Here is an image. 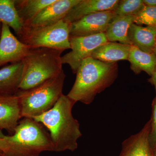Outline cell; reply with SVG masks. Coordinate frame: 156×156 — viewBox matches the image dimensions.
Masks as SVG:
<instances>
[{"instance_id": "6da1fadb", "label": "cell", "mask_w": 156, "mask_h": 156, "mask_svg": "<svg viewBox=\"0 0 156 156\" xmlns=\"http://www.w3.org/2000/svg\"><path fill=\"white\" fill-rule=\"evenodd\" d=\"M76 103L62 94L53 108L33 118L50 131L54 151H73L78 147V140L82 136L80 124L73 117Z\"/></svg>"}, {"instance_id": "7a4b0ae2", "label": "cell", "mask_w": 156, "mask_h": 156, "mask_svg": "<svg viewBox=\"0 0 156 156\" xmlns=\"http://www.w3.org/2000/svg\"><path fill=\"white\" fill-rule=\"evenodd\" d=\"M76 74L67 96L76 103L89 105L98 94L113 83L118 77V65L116 62H103L90 57L84 59Z\"/></svg>"}, {"instance_id": "3957f363", "label": "cell", "mask_w": 156, "mask_h": 156, "mask_svg": "<svg viewBox=\"0 0 156 156\" xmlns=\"http://www.w3.org/2000/svg\"><path fill=\"white\" fill-rule=\"evenodd\" d=\"M0 138L5 140L9 148L4 156H40L44 151H54L50 134L44 126L32 118L19 121L14 134L4 135L0 130Z\"/></svg>"}, {"instance_id": "277c9868", "label": "cell", "mask_w": 156, "mask_h": 156, "mask_svg": "<svg viewBox=\"0 0 156 156\" xmlns=\"http://www.w3.org/2000/svg\"><path fill=\"white\" fill-rule=\"evenodd\" d=\"M62 52L51 48H31L22 61V75L19 89H32L61 73L63 70Z\"/></svg>"}, {"instance_id": "5b68a950", "label": "cell", "mask_w": 156, "mask_h": 156, "mask_svg": "<svg viewBox=\"0 0 156 156\" xmlns=\"http://www.w3.org/2000/svg\"><path fill=\"white\" fill-rule=\"evenodd\" d=\"M66 75L58 74L37 87L16 92L19 99L21 118L39 116L53 108L62 95Z\"/></svg>"}, {"instance_id": "8992f818", "label": "cell", "mask_w": 156, "mask_h": 156, "mask_svg": "<svg viewBox=\"0 0 156 156\" xmlns=\"http://www.w3.org/2000/svg\"><path fill=\"white\" fill-rule=\"evenodd\" d=\"M70 23L64 20L43 27H24L18 36L21 42L31 48H51L64 51L70 49Z\"/></svg>"}, {"instance_id": "52a82bcc", "label": "cell", "mask_w": 156, "mask_h": 156, "mask_svg": "<svg viewBox=\"0 0 156 156\" xmlns=\"http://www.w3.org/2000/svg\"><path fill=\"white\" fill-rule=\"evenodd\" d=\"M71 51L61 56L63 64L69 66L73 73H76L84 59L91 57L98 48L108 42L105 33L85 37L69 36Z\"/></svg>"}, {"instance_id": "ba28073f", "label": "cell", "mask_w": 156, "mask_h": 156, "mask_svg": "<svg viewBox=\"0 0 156 156\" xmlns=\"http://www.w3.org/2000/svg\"><path fill=\"white\" fill-rule=\"evenodd\" d=\"M116 15L105 11L87 15L70 24L69 36L85 37L105 33L109 23Z\"/></svg>"}, {"instance_id": "9c48e42d", "label": "cell", "mask_w": 156, "mask_h": 156, "mask_svg": "<svg viewBox=\"0 0 156 156\" xmlns=\"http://www.w3.org/2000/svg\"><path fill=\"white\" fill-rule=\"evenodd\" d=\"M31 48L23 44L11 32L10 27L2 24L0 38V68L8 63L22 61Z\"/></svg>"}, {"instance_id": "30bf717a", "label": "cell", "mask_w": 156, "mask_h": 156, "mask_svg": "<svg viewBox=\"0 0 156 156\" xmlns=\"http://www.w3.org/2000/svg\"><path fill=\"white\" fill-rule=\"evenodd\" d=\"M81 0H56L47 6L24 27H43L56 23L64 19L69 11Z\"/></svg>"}, {"instance_id": "8fae6325", "label": "cell", "mask_w": 156, "mask_h": 156, "mask_svg": "<svg viewBox=\"0 0 156 156\" xmlns=\"http://www.w3.org/2000/svg\"><path fill=\"white\" fill-rule=\"evenodd\" d=\"M21 119L19 99L16 94H0V130L12 135Z\"/></svg>"}, {"instance_id": "7c38bea8", "label": "cell", "mask_w": 156, "mask_h": 156, "mask_svg": "<svg viewBox=\"0 0 156 156\" xmlns=\"http://www.w3.org/2000/svg\"><path fill=\"white\" fill-rule=\"evenodd\" d=\"M119 0H81L63 19L72 23L90 14L105 11H114Z\"/></svg>"}, {"instance_id": "4fadbf2b", "label": "cell", "mask_w": 156, "mask_h": 156, "mask_svg": "<svg viewBox=\"0 0 156 156\" xmlns=\"http://www.w3.org/2000/svg\"><path fill=\"white\" fill-rule=\"evenodd\" d=\"M151 127L150 120L139 132L125 140L119 156H154L149 142Z\"/></svg>"}, {"instance_id": "5bb4252c", "label": "cell", "mask_w": 156, "mask_h": 156, "mask_svg": "<svg viewBox=\"0 0 156 156\" xmlns=\"http://www.w3.org/2000/svg\"><path fill=\"white\" fill-rule=\"evenodd\" d=\"M128 37L132 45L146 53H154L156 27H143L133 23L128 30Z\"/></svg>"}, {"instance_id": "9a60e30c", "label": "cell", "mask_w": 156, "mask_h": 156, "mask_svg": "<svg viewBox=\"0 0 156 156\" xmlns=\"http://www.w3.org/2000/svg\"><path fill=\"white\" fill-rule=\"evenodd\" d=\"M131 45L108 42L98 48L91 57L105 62H116L122 60H128Z\"/></svg>"}, {"instance_id": "2e32d148", "label": "cell", "mask_w": 156, "mask_h": 156, "mask_svg": "<svg viewBox=\"0 0 156 156\" xmlns=\"http://www.w3.org/2000/svg\"><path fill=\"white\" fill-rule=\"evenodd\" d=\"M22 61L0 69V94L14 95L19 90L22 78Z\"/></svg>"}, {"instance_id": "e0dca14e", "label": "cell", "mask_w": 156, "mask_h": 156, "mask_svg": "<svg viewBox=\"0 0 156 156\" xmlns=\"http://www.w3.org/2000/svg\"><path fill=\"white\" fill-rule=\"evenodd\" d=\"M134 20L133 15H116L109 23L105 33L108 41L132 45L128 37V32L131 26L134 23Z\"/></svg>"}, {"instance_id": "ac0fdd59", "label": "cell", "mask_w": 156, "mask_h": 156, "mask_svg": "<svg viewBox=\"0 0 156 156\" xmlns=\"http://www.w3.org/2000/svg\"><path fill=\"white\" fill-rule=\"evenodd\" d=\"M128 60L131 63V69L136 74L142 71L151 76L156 66V56L154 53L143 52L131 45Z\"/></svg>"}, {"instance_id": "d6986e66", "label": "cell", "mask_w": 156, "mask_h": 156, "mask_svg": "<svg viewBox=\"0 0 156 156\" xmlns=\"http://www.w3.org/2000/svg\"><path fill=\"white\" fill-rule=\"evenodd\" d=\"M56 0H14L15 6L24 25L28 24L45 8Z\"/></svg>"}, {"instance_id": "ffe728a7", "label": "cell", "mask_w": 156, "mask_h": 156, "mask_svg": "<svg viewBox=\"0 0 156 156\" xmlns=\"http://www.w3.org/2000/svg\"><path fill=\"white\" fill-rule=\"evenodd\" d=\"M0 23L13 29L17 36L22 34L24 25L17 13L14 0H0Z\"/></svg>"}, {"instance_id": "44dd1931", "label": "cell", "mask_w": 156, "mask_h": 156, "mask_svg": "<svg viewBox=\"0 0 156 156\" xmlns=\"http://www.w3.org/2000/svg\"><path fill=\"white\" fill-rule=\"evenodd\" d=\"M144 6L143 0H122L119 1L114 12L118 16H134Z\"/></svg>"}, {"instance_id": "7402d4cb", "label": "cell", "mask_w": 156, "mask_h": 156, "mask_svg": "<svg viewBox=\"0 0 156 156\" xmlns=\"http://www.w3.org/2000/svg\"><path fill=\"white\" fill-rule=\"evenodd\" d=\"M134 17V23L137 25L156 27V6L145 5Z\"/></svg>"}, {"instance_id": "603a6c76", "label": "cell", "mask_w": 156, "mask_h": 156, "mask_svg": "<svg viewBox=\"0 0 156 156\" xmlns=\"http://www.w3.org/2000/svg\"><path fill=\"white\" fill-rule=\"evenodd\" d=\"M151 118V131L149 135L150 146L153 151L156 147V99L154 98L152 103Z\"/></svg>"}, {"instance_id": "cb8c5ba5", "label": "cell", "mask_w": 156, "mask_h": 156, "mask_svg": "<svg viewBox=\"0 0 156 156\" xmlns=\"http://www.w3.org/2000/svg\"><path fill=\"white\" fill-rule=\"evenodd\" d=\"M9 146L5 140L0 138V156H4L8 150Z\"/></svg>"}, {"instance_id": "d4e9b609", "label": "cell", "mask_w": 156, "mask_h": 156, "mask_svg": "<svg viewBox=\"0 0 156 156\" xmlns=\"http://www.w3.org/2000/svg\"><path fill=\"white\" fill-rule=\"evenodd\" d=\"M148 81L149 83H150L152 85H154L155 87L156 91V96L154 98L156 99V66L150 78L148 80Z\"/></svg>"}, {"instance_id": "484cf974", "label": "cell", "mask_w": 156, "mask_h": 156, "mask_svg": "<svg viewBox=\"0 0 156 156\" xmlns=\"http://www.w3.org/2000/svg\"><path fill=\"white\" fill-rule=\"evenodd\" d=\"M2 24L0 23V38H1V34H2Z\"/></svg>"}, {"instance_id": "4316f807", "label": "cell", "mask_w": 156, "mask_h": 156, "mask_svg": "<svg viewBox=\"0 0 156 156\" xmlns=\"http://www.w3.org/2000/svg\"><path fill=\"white\" fill-rule=\"evenodd\" d=\"M153 53L156 56V46H155V47L154 48L153 50Z\"/></svg>"}, {"instance_id": "83f0119b", "label": "cell", "mask_w": 156, "mask_h": 156, "mask_svg": "<svg viewBox=\"0 0 156 156\" xmlns=\"http://www.w3.org/2000/svg\"><path fill=\"white\" fill-rule=\"evenodd\" d=\"M153 154L154 156H156V147L153 151Z\"/></svg>"}, {"instance_id": "f1b7e54d", "label": "cell", "mask_w": 156, "mask_h": 156, "mask_svg": "<svg viewBox=\"0 0 156 156\" xmlns=\"http://www.w3.org/2000/svg\"><path fill=\"white\" fill-rule=\"evenodd\" d=\"M155 46H156V39Z\"/></svg>"}]
</instances>
